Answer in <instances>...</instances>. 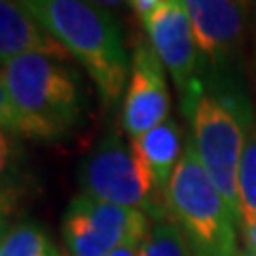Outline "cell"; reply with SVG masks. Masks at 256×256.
Returning <instances> with one entry per match:
<instances>
[{
  "mask_svg": "<svg viewBox=\"0 0 256 256\" xmlns=\"http://www.w3.org/2000/svg\"><path fill=\"white\" fill-rule=\"evenodd\" d=\"M239 256H256V254L250 252V250H244V252H239Z\"/></svg>",
  "mask_w": 256,
  "mask_h": 256,
  "instance_id": "ffe728a7",
  "label": "cell"
},
{
  "mask_svg": "<svg viewBox=\"0 0 256 256\" xmlns=\"http://www.w3.org/2000/svg\"><path fill=\"white\" fill-rule=\"evenodd\" d=\"M79 75L50 56L26 54L2 64L0 120L2 128L26 139H60L84 114Z\"/></svg>",
  "mask_w": 256,
  "mask_h": 256,
  "instance_id": "6da1fadb",
  "label": "cell"
},
{
  "mask_svg": "<svg viewBox=\"0 0 256 256\" xmlns=\"http://www.w3.org/2000/svg\"><path fill=\"white\" fill-rule=\"evenodd\" d=\"M139 256H194V252L178 224L173 220H162L150 228Z\"/></svg>",
  "mask_w": 256,
  "mask_h": 256,
  "instance_id": "5bb4252c",
  "label": "cell"
},
{
  "mask_svg": "<svg viewBox=\"0 0 256 256\" xmlns=\"http://www.w3.org/2000/svg\"><path fill=\"white\" fill-rule=\"evenodd\" d=\"M130 146H132V152L137 154L139 162L143 164V169L148 171L156 194L164 201L166 186H169L171 175L184 154L178 124L171 118L164 120L162 124L152 128L146 134L130 139Z\"/></svg>",
  "mask_w": 256,
  "mask_h": 256,
  "instance_id": "8fae6325",
  "label": "cell"
},
{
  "mask_svg": "<svg viewBox=\"0 0 256 256\" xmlns=\"http://www.w3.org/2000/svg\"><path fill=\"white\" fill-rule=\"evenodd\" d=\"M143 28H146L150 45L154 47L162 66L169 70L175 86L184 94L198 77L201 50L196 45L194 32H192L182 0H169L164 6H160L156 13L143 20Z\"/></svg>",
  "mask_w": 256,
  "mask_h": 256,
  "instance_id": "ba28073f",
  "label": "cell"
},
{
  "mask_svg": "<svg viewBox=\"0 0 256 256\" xmlns=\"http://www.w3.org/2000/svg\"><path fill=\"white\" fill-rule=\"evenodd\" d=\"M84 64L100 98L111 105L124 92L130 60L116 20L92 0H20Z\"/></svg>",
  "mask_w": 256,
  "mask_h": 256,
  "instance_id": "7a4b0ae2",
  "label": "cell"
},
{
  "mask_svg": "<svg viewBox=\"0 0 256 256\" xmlns=\"http://www.w3.org/2000/svg\"><path fill=\"white\" fill-rule=\"evenodd\" d=\"M79 184L84 194L96 201L132 207L158 222H162L160 218H169L164 201L156 194L132 146H126L116 132L107 134L84 160Z\"/></svg>",
  "mask_w": 256,
  "mask_h": 256,
  "instance_id": "5b68a950",
  "label": "cell"
},
{
  "mask_svg": "<svg viewBox=\"0 0 256 256\" xmlns=\"http://www.w3.org/2000/svg\"><path fill=\"white\" fill-rule=\"evenodd\" d=\"M242 228H244V239H246L248 250L256 254V222L242 224Z\"/></svg>",
  "mask_w": 256,
  "mask_h": 256,
  "instance_id": "2e32d148",
  "label": "cell"
},
{
  "mask_svg": "<svg viewBox=\"0 0 256 256\" xmlns=\"http://www.w3.org/2000/svg\"><path fill=\"white\" fill-rule=\"evenodd\" d=\"M196 45L212 62L233 58L246 34L244 9L235 0H182Z\"/></svg>",
  "mask_w": 256,
  "mask_h": 256,
  "instance_id": "9c48e42d",
  "label": "cell"
},
{
  "mask_svg": "<svg viewBox=\"0 0 256 256\" xmlns=\"http://www.w3.org/2000/svg\"><path fill=\"white\" fill-rule=\"evenodd\" d=\"M92 2L100 4V6H105V9H114V6H120V4H122L124 0H92Z\"/></svg>",
  "mask_w": 256,
  "mask_h": 256,
  "instance_id": "ac0fdd59",
  "label": "cell"
},
{
  "mask_svg": "<svg viewBox=\"0 0 256 256\" xmlns=\"http://www.w3.org/2000/svg\"><path fill=\"white\" fill-rule=\"evenodd\" d=\"M169 90L162 70V62L154 47L137 41L130 58V79L124 96L122 124L130 139L141 137L164 120H169Z\"/></svg>",
  "mask_w": 256,
  "mask_h": 256,
  "instance_id": "52a82bcc",
  "label": "cell"
},
{
  "mask_svg": "<svg viewBox=\"0 0 256 256\" xmlns=\"http://www.w3.org/2000/svg\"><path fill=\"white\" fill-rule=\"evenodd\" d=\"M26 54L68 62L73 56L20 0H0V60L11 62Z\"/></svg>",
  "mask_w": 256,
  "mask_h": 256,
  "instance_id": "30bf717a",
  "label": "cell"
},
{
  "mask_svg": "<svg viewBox=\"0 0 256 256\" xmlns=\"http://www.w3.org/2000/svg\"><path fill=\"white\" fill-rule=\"evenodd\" d=\"M237 198H239V222H256V124L248 130L244 154L237 173Z\"/></svg>",
  "mask_w": 256,
  "mask_h": 256,
  "instance_id": "7c38bea8",
  "label": "cell"
},
{
  "mask_svg": "<svg viewBox=\"0 0 256 256\" xmlns=\"http://www.w3.org/2000/svg\"><path fill=\"white\" fill-rule=\"evenodd\" d=\"M169 0H128V4H130V9L139 15V20H148L152 13H156L160 6H164Z\"/></svg>",
  "mask_w": 256,
  "mask_h": 256,
  "instance_id": "9a60e30c",
  "label": "cell"
},
{
  "mask_svg": "<svg viewBox=\"0 0 256 256\" xmlns=\"http://www.w3.org/2000/svg\"><path fill=\"white\" fill-rule=\"evenodd\" d=\"M0 256H60V252L41 226L22 222L2 235Z\"/></svg>",
  "mask_w": 256,
  "mask_h": 256,
  "instance_id": "4fadbf2b",
  "label": "cell"
},
{
  "mask_svg": "<svg viewBox=\"0 0 256 256\" xmlns=\"http://www.w3.org/2000/svg\"><path fill=\"white\" fill-rule=\"evenodd\" d=\"M194 256H203V254H196V252H194ZM237 256H239V254H237Z\"/></svg>",
  "mask_w": 256,
  "mask_h": 256,
  "instance_id": "44dd1931",
  "label": "cell"
},
{
  "mask_svg": "<svg viewBox=\"0 0 256 256\" xmlns=\"http://www.w3.org/2000/svg\"><path fill=\"white\" fill-rule=\"evenodd\" d=\"M164 205L169 218L184 230L192 252L203 256H237L235 214L205 171L188 137L184 154L166 186Z\"/></svg>",
  "mask_w": 256,
  "mask_h": 256,
  "instance_id": "277c9868",
  "label": "cell"
},
{
  "mask_svg": "<svg viewBox=\"0 0 256 256\" xmlns=\"http://www.w3.org/2000/svg\"><path fill=\"white\" fill-rule=\"evenodd\" d=\"M235 2L242 6L244 11H250V9H252V4H254V0H235Z\"/></svg>",
  "mask_w": 256,
  "mask_h": 256,
  "instance_id": "d6986e66",
  "label": "cell"
},
{
  "mask_svg": "<svg viewBox=\"0 0 256 256\" xmlns=\"http://www.w3.org/2000/svg\"><path fill=\"white\" fill-rule=\"evenodd\" d=\"M148 233V214L86 194L70 201L62 220L64 246L70 256H109L122 246H141Z\"/></svg>",
  "mask_w": 256,
  "mask_h": 256,
  "instance_id": "8992f818",
  "label": "cell"
},
{
  "mask_svg": "<svg viewBox=\"0 0 256 256\" xmlns=\"http://www.w3.org/2000/svg\"><path fill=\"white\" fill-rule=\"evenodd\" d=\"M182 109L190 120V139L205 171L239 220L237 173L250 130L248 126H252L246 100L235 92L207 86L196 77L182 94Z\"/></svg>",
  "mask_w": 256,
  "mask_h": 256,
  "instance_id": "3957f363",
  "label": "cell"
},
{
  "mask_svg": "<svg viewBox=\"0 0 256 256\" xmlns=\"http://www.w3.org/2000/svg\"><path fill=\"white\" fill-rule=\"evenodd\" d=\"M139 250H141V246H122L111 252L109 256H139Z\"/></svg>",
  "mask_w": 256,
  "mask_h": 256,
  "instance_id": "e0dca14e",
  "label": "cell"
}]
</instances>
